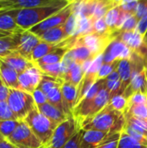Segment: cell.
Listing matches in <instances>:
<instances>
[{"mask_svg":"<svg viewBox=\"0 0 147 148\" xmlns=\"http://www.w3.org/2000/svg\"><path fill=\"white\" fill-rule=\"evenodd\" d=\"M40 42V38L29 30L19 33L16 37V53L27 60L33 62L32 53Z\"/></svg>","mask_w":147,"mask_h":148,"instance_id":"cell-11","label":"cell"},{"mask_svg":"<svg viewBox=\"0 0 147 148\" xmlns=\"http://www.w3.org/2000/svg\"><path fill=\"white\" fill-rule=\"evenodd\" d=\"M73 53V56L75 57V60L77 64L82 65L85 62L89 60H94L96 57L93 56L91 51L81 42H80L77 40L76 44L74 46L72 49H70Z\"/></svg>","mask_w":147,"mask_h":148,"instance_id":"cell-26","label":"cell"},{"mask_svg":"<svg viewBox=\"0 0 147 148\" xmlns=\"http://www.w3.org/2000/svg\"><path fill=\"white\" fill-rule=\"evenodd\" d=\"M69 49L65 48H57L51 53L48 54L42 59L35 62V64L36 66H42V65H50V64H55L59 63L62 61L64 56Z\"/></svg>","mask_w":147,"mask_h":148,"instance_id":"cell-27","label":"cell"},{"mask_svg":"<svg viewBox=\"0 0 147 148\" xmlns=\"http://www.w3.org/2000/svg\"><path fill=\"white\" fill-rule=\"evenodd\" d=\"M20 121H0V134L4 138L8 139L15 131L18 126Z\"/></svg>","mask_w":147,"mask_h":148,"instance_id":"cell-37","label":"cell"},{"mask_svg":"<svg viewBox=\"0 0 147 148\" xmlns=\"http://www.w3.org/2000/svg\"><path fill=\"white\" fill-rule=\"evenodd\" d=\"M120 81H107L106 80V88L109 93L110 98L113 96L119 95L120 89Z\"/></svg>","mask_w":147,"mask_h":148,"instance_id":"cell-48","label":"cell"},{"mask_svg":"<svg viewBox=\"0 0 147 148\" xmlns=\"http://www.w3.org/2000/svg\"><path fill=\"white\" fill-rule=\"evenodd\" d=\"M125 114L132 116L135 119L147 121V104L132 106L128 108Z\"/></svg>","mask_w":147,"mask_h":148,"instance_id":"cell-38","label":"cell"},{"mask_svg":"<svg viewBox=\"0 0 147 148\" xmlns=\"http://www.w3.org/2000/svg\"><path fill=\"white\" fill-rule=\"evenodd\" d=\"M59 44H51L45 42H40V43L35 48L33 53H32V61L33 62L42 59L48 54L51 53L57 48H59Z\"/></svg>","mask_w":147,"mask_h":148,"instance_id":"cell-30","label":"cell"},{"mask_svg":"<svg viewBox=\"0 0 147 148\" xmlns=\"http://www.w3.org/2000/svg\"><path fill=\"white\" fill-rule=\"evenodd\" d=\"M118 3H119V0H97L94 12L92 17L93 22L104 17L106 14L111 9L117 6Z\"/></svg>","mask_w":147,"mask_h":148,"instance_id":"cell-28","label":"cell"},{"mask_svg":"<svg viewBox=\"0 0 147 148\" xmlns=\"http://www.w3.org/2000/svg\"><path fill=\"white\" fill-rule=\"evenodd\" d=\"M62 84L54 88L53 89H51L47 95V100L48 102H49L50 104L55 106L56 108H58L59 109H61L62 111L64 112V108H63V104H62ZM65 113V112H64Z\"/></svg>","mask_w":147,"mask_h":148,"instance_id":"cell-31","label":"cell"},{"mask_svg":"<svg viewBox=\"0 0 147 148\" xmlns=\"http://www.w3.org/2000/svg\"><path fill=\"white\" fill-rule=\"evenodd\" d=\"M139 1L133 0V1H126V0H119V8L120 10L128 13L130 15H134L137 11Z\"/></svg>","mask_w":147,"mask_h":148,"instance_id":"cell-41","label":"cell"},{"mask_svg":"<svg viewBox=\"0 0 147 148\" xmlns=\"http://www.w3.org/2000/svg\"><path fill=\"white\" fill-rule=\"evenodd\" d=\"M41 72L48 76L61 79L62 80V69L61 62L55 63V64H50V65H42V66H37Z\"/></svg>","mask_w":147,"mask_h":148,"instance_id":"cell-32","label":"cell"},{"mask_svg":"<svg viewBox=\"0 0 147 148\" xmlns=\"http://www.w3.org/2000/svg\"><path fill=\"white\" fill-rule=\"evenodd\" d=\"M126 122L125 114L108 104L94 116L83 121L79 127L82 130H96L109 134L121 133Z\"/></svg>","mask_w":147,"mask_h":148,"instance_id":"cell-1","label":"cell"},{"mask_svg":"<svg viewBox=\"0 0 147 148\" xmlns=\"http://www.w3.org/2000/svg\"><path fill=\"white\" fill-rule=\"evenodd\" d=\"M120 61V60H117L110 63H103L98 73V80H105L110 74H112L115 69H117Z\"/></svg>","mask_w":147,"mask_h":148,"instance_id":"cell-39","label":"cell"},{"mask_svg":"<svg viewBox=\"0 0 147 148\" xmlns=\"http://www.w3.org/2000/svg\"><path fill=\"white\" fill-rule=\"evenodd\" d=\"M7 102L18 121H24L36 107L33 95L20 89H10Z\"/></svg>","mask_w":147,"mask_h":148,"instance_id":"cell-5","label":"cell"},{"mask_svg":"<svg viewBox=\"0 0 147 148\" xmlns=\"http://www.w3.org/2000/svg\"><path fill=\"white\" fill-rule=\"evenodd\" d=\"M61 64H62V77H63L64 75H66L76 64V62L75 60V57L71 50H68L66 53L62 61L61 62Z\"/></svg>","mask_w":147,"mask_h":148,"instance_id":"cell-40","label":"cell"},{"mask_svg":"<svg viewBox=\"0 0 147 148\" xmlns=\"http://www.w3.org/2000/svg\"><path fill=\"white\" fill-rule=\"evenodd\" d=\"M127 101H128V108L136 105L147 104V95L140 92L134 93L127 98Z\"/></svg>","mask_w":147,"mask_h":148,"instance_id":"cell-43","label":"cell"},{"mask_svg":"<svg viewBox=\"0 0 147 148\" xmlns=\"http://www.w3.org/2000/svg\"><path fill=\"white\" fill-rule=\"evenodd\" d=\"M76 25H77V16L73 13L66 21V23L63 24L68 38L75 36V30H76Z\"/></svg>","mask_w":147,"mask_h":148,"instance_id":"cell-44","label":"cell"},{"mask_svg":"<svg viewBox=\"0 0 147 148\" xmlns=\"http://www.w3.org/2000/svg\"><path fill=\"white\" fill-rule=\"evenodd\" d=\"M3 136H2V135L0 134V140H1V139H3Z\"/></svg>","mask_w":147,"mask_h":148,"instance_id":"cell-58","label":"cell"},{"mask_svg":"<svg viewBox=\"0 0 147 148\" xmlns=\"http://www.w3.org/2000/svg\"><path fill=\"white\" fill-rule=\"evenodd\" d=\"M119 32H107L105 34L90 33L87 36L78 38V41L84 44L93 54L94 57L102 55L108 46L117 38Z\"/></svg>","mask_w":147,"mask_h":148,"instance_id":"cell-7","label":"cell"},{"mask_svg":"<svg viewBox=\"0 0 147 148\" xmlns=\"http://www.w3.org/2000/svg\"><path fill=\"white\" fill-rule=\"evenodd\" d=\"M146 80H147V69H146Z\"/></svg>","mask_w":147,"mask_h":148,"instance_id":"cell-60","label":"cell"},{"mask_svg":"<svg viewBox=\"0 0 147 148\" xmlns=\"http://www.w3.org/2000/svg\"><path fill=\"white\" fill-rule=\"evenodd\" d=\"M144 43L147 45V31L146 33V35L144 36Z\"/></svg>","mask_w":147,"mask_h":148,"instance_id":"cell-56","label":"cell"},{"mask_svg":"<svg viewBox=\"0 0 147 148\" xmlns=\"http://www.w3.org/2000/svg\"><path fill=\"white\" fill-rule=\"evenodd\" d=\"M18 73L0 59V78L10 89H19Z\"/></svg>","mask_w":147,"mask_h":148,"instance_id":"cell-17","label":"cell"},{"mask_svg":"<svg viewBox=\"0 0 147 148\" xmlns=\"http://www.w3.org/2000/svg\"><path fill=\"white\" fill-rule=\"evenodd\" d=\"M16 120L7 101H0V121Z\"/></svg>","mask_w":147,"mask_h":148,"instance_id":"cell-42","label":"cell"},{"mask_svg":"<svg viewBox=\"0 0 147 148\" xmlns=\"http://www.w3.org/2000/svg\"><path fill=\"white\" fill-rule=\"evenodd\" d=\"M111 134H113L81 129V148H97Z\"/></svg>","mask_w":147,"mask_h":148,"instance_id":"cell-15","label":"cell"},{"mask_svg":"<svg viewBox=\"0 0 147 148\" xmlns=\"http://www.w3.org/2000/svg\"><path fill=\"white\" fill-rule=\"evenodd\" d=\"M138 23H139V20L137 19V17L134 15L130 16L126 20V22L123 23V25L120 28V29L119 30V32H127V31L136 30Z\"/></svg>","mask_w":147,"mask_h":148,"instance_id":"cell-46","label":"cell"},{"mask_svg":"<svg viewBox=\"0 0 147 148\" xmlns=\"http://www.w3.org/2000/svg\"><path fill=\"white\" fill-rule=\"evenodd\" d=\"M80 130L77 121L71 116L57 126L49 142L44 147L46 148H63Z\"/></svg>","mask_w":147,"mask_h":148,"instance_id":"cell-6","label":"cell"},{"mask_svg":"<svg viewBox=\"0 0 147 148\" xmlns=\"http://www.w3.org/2000/svg\"><path fill=\"white\" fill-rule=\"evenodd\" d=\"M16 148H39L42 142L32 132L25 121H20L13 134L6 139Z\"/></svg>","mask_w":147,"mask_h":148,"instance_id":"cell-8","label":"cell"},{"mask_svg":"<svg viewBox=\"0 0 147 148\" xmlns=\"http://www.w3.org/2000/svg\"><path fill=\"white\" fill-rule=\"evenodd\" d=\"M63 148H81V130L68 142Z\"/></svg>","mask_w":147,"mask_h":148,"instance_id":"cell-51","label":"cell"},{"mask_svg":"<svg viewBox=\"0 0 147 148\" xmlns=\"http://www.w3.org/2000/svg\"><path fill=\"white\" fill-rule=\"evenodd\" d=\"M33 95V98L35 100V102H36V105L38 106V105H42V104H44L46 102H48V100H47V96L44 93H42L40 89H36L35 92L32 94Z\"/></svg>","mask_w":147,"mask_h":148,"instance_id":"cell-50","label":"cell"},{"mask_svg":"<svg viewBox=\"0 0 147 148\" xmlns=\"http://www.w3.org/2000/svg\"><path fill=\"white\" fill-rule=\"evenodd\" d=\"M112 30L109 29V28L107 27L106 22H105V19L104 17L102 18H100L96 21L94 22V24H93V32L94 33H99V34H105V33H107V32H111ZM114 32V31H113ZM119 32V31H117Z\"/></svg>","mask_w":147,"mask_h":148,"instance_id":"cell-47","label":"cell"},{"mask_svg":"<svg viewBox=\"0 0 147 148\" xmlns=\"http://www.w3.org/2000/svg\"><path fill=\"white\" fill-rule=\"evenodd\" d=\"M109 104L113 107V109L124 114H126L128 108L127 98L125 97L123 95H116L110 98Z\"/></svg>","mask_w":147,"mask_h":148,"instance_id":"cell-35","label":"cell"},{"mask_svg":"<svg viewBox=\"0 0 147 148\" xmlns=\"http://www.w3.org/2000/svg\"><path fill=\"white\" fill-rule=\"evenodd\" d=\"M84 75L85 74L83 72L81 65L76 63L66 75H64V76L62 77V80L66 82H68L70 84H73L78 87Z\"/></svg>","mask_w":147,"mask_h":148,"instance_id":"cell-29","label":"cell"},{"mask_svg":"<svg viewBox=\"0 0 147 148\" xmlns=\"http://www.w3.org/2000/svg\"><path fill=\"white\" fill-rule=\"evenodd\" d=\"M120 15V10L119 8V3H118L117 6L111 9L104 16L105 22H106V23H107V25L110 30L117 32L116 27H117V23H118Z\"/></svg>","mask_w":147,"mask_h":148,"instance_id":"cell-33","label":"cell"},{"mask_svg":"<svg viewBox=\"0 0 147 148\" xmlns=\"http://www.w3.org/2000/svg\"><path fill=\"white\" fill-rule=\"evenodd\" d=\"M133 51L122 42L115 39L103 53L104 63H110L117 60H130Z\"/></svg>","mask_w":147,"mask_h":148,"instance_id":"cell-13","label":"cell"},{"mask_svg":"<svg viewBox=\"0 0 147 148\" xmlns=\"http://www.w3.org/2000/svg\"><path fill=\"white\" fill-rule=\"evenodd\" d=\"M70 2L68 0H1L3 10L67 5Z\"/></svg>","mask_w":147,"mask_h":148,"instance_id":"cell-10","label":"cell"},{"mask_svg":"<svg viewBox=\"0 0 147 148\" xmlns=\"http://www.w3.org/2000/svg\"><path fill=\"white\" fill-rule=\"evenodd\" d=\"M118 71L120 74L121 83L119 95H122L131 82L132 75L133 71V63L132 60H120L118 66Z\"/></svg>","mask_w":147,"mask_h":148,"instance_id":"cell-22","label":"cell"},{"mask_svg":"<svg viewBox=\"0 0 147 148\" xmlns=\"http://www.w3.org/2000/svg\"><path fill=\"white\" fill-rule=\"evenodd\" d=\"M42 76L43 74L35 64L34 67L18 75L19 89L32 95L37 89Z\"/></svg>","mask_w":147,"mask_h":148,"instance_id":"cell-12","label":"cell"},{"mask_svg":"<svg viewBox=\"0 0 147 148\" xmlns=\"http://www.w3.org/2000/svg\"><path fill=\"white\" fill-rule=\"evenodd\" d=\"M23 30L15 21V18L8 10L0 11V33L2 34H19Z\"/></svg>","mask_w":147,"mask_h":148,"instance_id":"cell-20","label":"cell"},{"mask_svg":"<svg viewBox=\"0 0 147 148\" xmlns=\"http://www.w3.org/2000/svg\"><path fill=\"white\" fill-rule=\"evenodd\" d=\"M62 82H63V81L61 79H56V78H53V77L43 75L42 79L37 88L40 89L45 95H47L51 89L61 85Z\"/></svg>","mask_w":147,"mask_h":148,"instance_id":"cell-34","label":"cell"},{"mask_svg":"<svg viewBox=\"0 0 147 148\" xmlns=\"http://www.w3.org/2000/svg\"><path fill=\"white\" fill-rule=\"evenodd\" d=\"M3 10V8L2 3H1V0H0V11H1V10Z\"/></svg>","mask_w":147,"mask_h":148,"instance_id":"cell-57","label":"cell"},{"mask_svg":"<svg viewBox=\"0 0 147 148\" xmlns=\"http://www.w3.org/2000/svg\"><path fill=\"white\" fill-rule=\"evenodd\" d=\"M117 148H147L146 147L141 145L130 135L126 134L124 131L121 132L120 138L119 140Z\"/></svg>","mask_w":147,"mask_h":148,"instance_id":"cell-36","label":"cell"},{"mask_svg":"<svg viewBox=\"0 0 147 148\" xmlns=\"http://www.w3.org/2000/svg\"><path fill=\"white\" fill-rule=\"evenodd\" d=\"M146 69L139 66H133V71L129 86L122 94L125 97L128 98L134 93H143L147 95Z\"/></svg>","mask_w":147,"mask_h":148,"instance_id":"cell-14","label":"cell"},{"mask_svg":"<svg viewBox=\"0 0 147 148\" xmlns=\"http://www.w3.org/2000/svg\"><path fill=\"white\" fill-rule=\"evenodd\" d=\"M61 90L64 112L68 116H72L77 99V87L63 81Z\"/></svg>","mask_w":147,"mask_h":148,"instance_id":"cell-16","label":"cell"},{"mask_svg":"<svg viewBox=\"0 0 147 148\" xmlns=\"http://www.w3.org/2000/svg\"><path fill=\"white\" fill-rule=\"evenodd\" d=\"M24 121L29 125L35 135L42 142V146H46L49 142L55 128L58 126L49 118L44 116L38 110L37 107H36L29 114Z\"/></svg>","mask_w":147,"mask_h":148,"instance_id":"cell-3","label":"cell"},{"mask_svg":"<svg viewBox=\"0 0 147 148\" xmlns=\"http://www.w3.org/2000/svg\"><path fill=\"white\" fill-rule=\"evenodd\" d=\"M136 31H138L143 37L146 35L147 31V15L143 16L138 23L137 28H136Z\"/></svg>","mask_w":147,"mask_h":148,"instance_id":"cell-52","label":"cell"},{"mask_svg":"<svg viewBox=\"0 0 147 148\" xmlns=\"http://www.w3.org/2000/svg\"><path fill=\"white\" fill-rule=\"evenodd\" d=\"M109 101L110 95L105 85L94 100L88 103H81L77 105L73 110V117L75 119L79 126L83 121L89 119L101 112L109 104Z\"/></svg>","mask_w":147,"mask_h":148,"instance_id":"cell-4","label":"cell"},{"mask_svg":"<svg viewBox=\"0 0 147 148\" xmlns=\"http://www.w3.org/2000/svg\"><path fill=\"white\" fill-rule=\"evenodd\" d=\"M0 148H16L13 146L10 141H8L6 139L3 138L0 140Z\"/></svg>","mask_w":147,"mask_h":148,"instance_id":"cell-55","label":"cell"},{"mask_svg":"<svg viewBox=\"0 0 147 148\" xmlns=\"http://www.w3.org/2000/svg\"><path fill=\"white\" fill-rule=\"evenodd\" d=\"M36 107H37L38 110L44 116H46L47 118H49L50 121H52L53 122H55L57 125L61 124L62 122L65 121L69 117H71V116H68V114H66L63 111H62L55 106L50 104L49 102H46L44 104L38 105Z\"/></svg>","mask_w":147,"mask_h":148,"instance_id":"cell-19","label":"cell"},{"mask_svg":"<svg viewBox=\"0 0 147 148\" xmlns=\"http://www.w3.org/2000/svg\"><path fill=\"white\" fill-rule=\"evenodd\" d=\"M67 5L21 9V10H10L8 11L15 18V21L18 26H20L23 30H29L31 28L41 23L47 18L50 17L51 16L62 10Z\"/></svg>","mask_w":147,"mask_h":148,"instance_id":"cell-2","label":"cell"},{"mask_svg":"<svg viewBox=\"0 0 147 148\" xmlns=\"http://www.w3.org/2000/svg\"><path fill=\"white\" fill-rule=\"evenodd\" d=\"M39 148H46L44 146H42V147H39Z\"/></svg>","mask_w":147,"mask_h":148,"instance_id":"cell-59","label":"cell"},{"mask_svg":"<svg viewBox=\"0 0 147 148\" xmlns=\"http://www.w3.org/2000/svg\"><path fill=\"white\" fill-rule=\"evenodd\" d=\"M73 3L74 1H71L70 3L67 5L65 8H63L62 10L51 16L50 17L47 18L41 23L31 28L29 31L37 36H40L42 34H43L49 29L63 25L66 23V21L68 19V17L73 14Z\"/></svg>","mask_w":147,"mask_h":148,"instance_id":"cell-9","label":"cell"},{"mask_svg":"<svg viewBox=\"0 0 147 148\" xmlns=\"http://www.w3.org/2000/svg\"><path fill=\"white\" fill-rule=\"evenodd\" d=\"M16 37L17 34L0 33V58L16 52Z\"/></svg>","mask_w":147,"mask_h":148,"instance_id":"cell-23","label":"cell"},{"mask_svg":"<svg viewBox=\"0 0 147 148\" xmlns=\"http://www.w3.org/2000/svg\"><path fill=\"white\" fill-rule=\"evenodd\" d=\"M123 131L137 140L141 145L147 147V131L136 124L126 120Z\"/></svg>","mask_w":147,"mask_h":148,"instance_id":"cell-25","label":"cell"},{"mask_svg":"<svg viewBox=\"0 0 147 148\" xmlns=\"http://www.w3.org/2000/svg\"><path fill=\"white\" fill-rule=\"evenodd\" d=\"M116 39L126 44L133 52H138L144 44V37L136 30L119 32Z\"/></svg>","mask_w":147,"mask_h":148,"instance_id":"cell-18","label":"cell"},{"mask_svg":"<svg viewBox=\"0 0 147 148\" xmlns=\"http://www.w3.org/2000/svg\"><path fill=\"white\" fill-rule=\"evenodd\" d=\"M147 15V0H140L139 1L137 11L135 13V16L139 21L143 16Z\"/></svg>","mask_w":147,"mask_h":148,"instance_id":"cell-49","label":"cell"},{"mask_svg":"<svg viewBox=\"0 0 147 148\" xmlns=\"http://www.w3.org/2000/svg\"><path fill=\"white\" fill-rule=\"evenodd\" d=\"M42 42H45L51 44H59L68 38L64 26H59L47 30L40 36H38Z\"/></svg>","mask_w":147,"mask_h":148,"instance_id":"cell-24","label":"cell"},{"mask_svg":"<svg viewBox=\"0 0 147 148\" xmlns=\"http://www.w3.org/2000/svg\"><path fill=\"white\" fill-rule=\"evenodd\" d=\"M105 80H107V81H120V77L118 69H115L112 74H110Z\"/></svg>","mask_w":147,"mask_h":148,"instance_id":"cell-54","label":"cell"},{"mask_svg":"<svg viewBox=\"0 0 147 148\" xmlns=\"http://www.w3.org/2000/svg\"><path fill=\"white\" fill-rule=\"evenodd\" d=\"M0 59L10 66L13 69H15L18 74H21L35 66V62L27 60L16 52Z\"/></svg>","mask_w":147,"mask_h":148,"instance_id":"cell-21","label":"cell"},{"mask_svg":"<svg viewBox=\"0 0 147 148\" xmlns=\"http://www.w3.org/2000/svg\"><path fill=\"white\" fill-rule=\"evenodd\" d=\"M10 93V88H7L0 78V101H7Z\"/></svg>","mask_w":147,"mask_h":148,"instance_id":"cell-53","label":"cell"},{"mask_svg":"<svg viewBox=\"0 0 147 148\" xmlns=\"http://www.w3.org/2000/svg\"><path fill=\"white\" fill-rule=\"evenodd\" d=\"M121 133H115L111 134L102 144L97 148H117Z\"/></svg>","mask_w":147,"mask_h":148,"instance_id":"cell-45","label":"cell"}]
</instances>
